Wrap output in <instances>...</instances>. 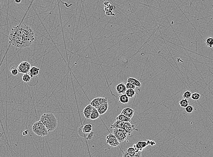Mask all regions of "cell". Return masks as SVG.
Listing matches in <instances>:
<instances>
[{
	"label": "cell",
	"mask_w": 213,
	"mask_h": 157,
	"mask_svg": "<svg viewBox=\"0 0 213 157\" xmlns=\"http://www.w3.org/2000/svg\"><path fill=\"white\" fill-rule=\"evenodd\" d=\"M9 38L11 45L20 49L29 47L35 40V32L32 28L21 24L12 28Z\"/></svg>",
	"instance_id": "1"
},
{
	"label": "cell",
	"mask_w": 213,
	"mask_h": 157,
	"mask_svg": "<svg viewBox=\"0 0 213 157\" xmlns=\"http://www.w3.org/2000/svg\"><path fill=\"white\" fill-rule=\"evenodd\" d=\"M45 125L48 132L53 131L58 127V120L53 114L46 113L42 115L39 120Z\"/></svg>",
	"instance_id": "2"
},
{
	"label": "cell",
	"mask_w": 213,
	"mask_h": 157,
	"mask_svg": "<svg viewBox=\"0 0 213 157\" xmlns=\"http://www.w3.org/2000/svg\"><path fill=\"white\" fill-rule=\"evenodd\" d=\"M32 131L35 135L41 137H44L48 135V130L40 120L34 123L32 127Z\"/></svg>",
	"instance_id": "3"
},
{
	"label": "cell",
	"mask_w": 213,
	"mask_h": 157,
	"mask_svg": "<svg viewBox=\"0 0 213 157\" xmlns=\"http://www.w3.org/2000/svg\"><path fill=\"white\" fill-rule=\"evenodd\" d=\"M112 134H114L120 143L123 142L126 140L128 136V134L123 129H114L113 130Z\"/></svg>",
	"instance_id": "4"
},
{
	"label": "cell",
	"mask_w": 213,
	"mask_h": 157,
	"mask_svg": "<svg viewBox=\"0 0 213 157\" xmlns=\"http://www.w3.org/2000/svg\"><path fill=\"white\" fill-rule=\"evenodd\" d=\"M31 68V64L28 61L22 62L17 67L19 72L24 74H28Z\"/></svg>",
	"instance_id": "5"
},
{
	"label": "cell",
	"mask_w": 213,
	"mask_h": 157,
	"mask_svg": "<svg viewBox=\"0 0 213 157\" xmlns=\"http://www.w3.org/2000/svg\"><path fill=\"white\" fill-rule=\"evenodd\" d=\"M106 143L112 147L118 146L120 143L113 134H109L108 135L106 136Z\"/></svg>",
	"instance_id": "6"
},
{
	"label": "cell",
	"mask_w": 213,
	"mask_h": 157,
	"mask_svg": "<svg viewBox=\"0 0 213 157\" xmlns=\"http://www.w3.org/2000/svg\"><path fill=\"white\" fill-rule=\"evenodd\" d=\"M107 102H108L107 98L99 97L92 100L90 104L93 107H95L96 108L102 104H104Z\"/></svg>",
	"instance_id": "7"
},
{
	"label": "cell",
	"mask_w": 213,
	"mask_h": 157,
	"mask_svg": "<svg viewBox=\"0 0 213 157\" xmlns=\"http://www.w3.org/2000/svg\"><path fill=\"white\" fill-rule=\"evenodd\" d=\"M148 145L146 141L144 140H139L137 143H135L133 145V147L136 150L137 152L141 151L142 152L144 149Z\"/></svg>",
	"instance_id": "8"
},
{
	"label": "cell",
	"mask_w": 213,
	"mask_h": 157,
	"mask_svg": "<svg viewBox=\"0 0 213 157\" xmlns=\"http://www.w3.org/2000/svg\"><path fill=\"white\" fill-rule=\"evenodd\" d=\"M122 129L126 132L128 134V136L131 135L134 131H138L137 129L136 128L134 125L131 124L130 122H125Z\"/></svg>",
	"instance_id": "9"
},
{
	"label": "cell",
	"mask_w": 213,
	"mask_h": 157,
	"mask_svg": "<svg viewBox=\"0 0 213 157\" xmlns=\"http://www.w3.org/2000/svg\"><path fill=\"white\" fill-rule=\"evenodd\" d=\"M134 112V110L133 109L129 108V107H127L122 110L121 113L131 119L133 116Z\"/></svg>",
	"instance_id": "10"
},
{
	"label": "cell",
	"mask_w": 213,
	"mask_h": 157,
	"mask_svg": "<svg viewBox=\"0 0 213 157\" xmlns=\"http://www.w3.org/2000/svg\"><path fill=\"white\" fill-rule=\"evenodd\" d=\"M116 90L118 93L120 94H124L126 92L127 89L126 87V85H125L124 83H121L116 86Z\"/></svg>",
	"instance_id": "11"
},
{
	"label": "cell",
	"mask_w": 213,
	"mask_h": 157,
	"mask_svg": "<svg viewBox=\"0 0 213 157\" xmlns=\"http://www.w3.org/2000/svg\"><path fill=\"white\" fill-rule=\"evenodd\" d=\"M108 108V103H104L96 108L100 115H103L107 112Z\"/></svg>",
	"instance_id": "12"
},
{
	"label": "cell",
	"mask_w": 213,
	"mask_h": 157,
	"mask_svg": "<svg viewBox=\"0 0 213 157\" xmlns=\"http://www.w3.org/2000/svg\"><path fill=\"white\" fill-rule=\"evenodd\" d=\"M93 108V107L90 104L87 105L84 108V111H83V114L86 119H90V116H91Z\"/></svg>",
	"instance_id": "13"
},
{
	"label": "cell",
	"mask_w": 213,
	"mask_h": 157,
	"mask_svg": "<svg viewBox=\"0 0 213 157\" xmlns=\"http://www.w3.org/2000/svg\"><path fill=\"white\" fill-rule=\"evenodd\" d=\"M124 123L125 122H122V121L118 120H116V121L114 122L113 124L111 125V129H122L123 126H124Z\"/></svg>",
	"instance_id": "14"
},
{
	"label": "cell",
	"mask_w": 213,
	"mask_h": 157,
	"mask_svg": "<svg viewBox=\"0 0 213 157\" xmlns=\"http://www.w3.org/2000/svg\"><path fill=\"white\" fill-rule=\"evenodd\" d=\"M127 83H130L135 86H136V87H140L142 86L141 82L138 80L133 78L129 77L127 78Z\"/></svg>",
	"instance_id": "15"
},
{
	"label": "cell",
	"mask_w": 213,
	"mask_h": 157,
	"mask_svg": "<svg viewBox=\"0 0 213 157\" xmlns=\"http://www.w3.org/2000/svg\"><path fill=\"white\" fill-rule=\"evenodd\" d=\"M104 5H106V7L104 8V10H105L106 15H108V16H115V14L112 12L113 9H114V7L112 5V7H111L112 5H110L109 2L108 4H104Z\"/></svg>",
	"instance_id": "16"
},
{
	"label": "cell",
	"mask_w": 213,
	"mask_h": 157,
	"mask_svg": "<svg viewBox=\"0 0 213 157\" xmlns=\"http://www.w3.org/2000/svg\"><path fill=\"white\" fill-rule=\"evenodd\" d=\"M40 71V69L35 66H32L31 67L29 71V75L31 76V78H33L34 76H36L39 73Z\"/></svg>",
	"instance_id": "17"
},
{
	"label": "cell",
	"mask_w": 213,
	"mask_h": 157,
	"mask_svg": "<svg viewBox=\"0 0 213 157\" xmlns=\"http://www.w3.org/2000/svg\"><path fill=\"white\" fill-rule=\"evenodd\" d=\"M118 97L119 102L122 104H127L129 101V98L125 94L120 95Z\"/></svg>",
	"instance_id": "18"
},
{
	"label": "cell",
	"mask_w": 213,
	"mask_h": 157,
	"mask_svg": "<svg viewBox=\"0 0 213 157\" xmlns=\"http://www.w3.org/2000/svg\"><path fill=\"white\" fill-rule=\"evenodd\" d=\"M116 120H118L120 121H122L123 122H130L131 121V119L130 118H128L125 115L120 114L118 116L116 117Z\"/></svg>",
	"instance_id": "19"
},
{
	"label": "cell",
	"mask_w": 213,
	"mask_h": 157,
	"mask_svg": "<svg viewBox=\"0 0 213 157\" xmlns=\"http://www.w3.org/2000/svg\"><path fill=\"white\" fill-rule=\"evenodd\" d=\"M100 115L98 112V110L95 108L93 107V109L92 112L90 116V120H95L98 119Z\"/></svg>",
	"instance_id": "20"
},
{
	"label": "cell",
	"mask_w": 213,
	"mask_h": 157,
	"mask_svg": "<svg viewBox=\"0 0 213 157\" xmlns=\"http://www.w3.org/2000/svg\"><path fill=\"white\" fill-rule=\"evenodd\" d=\"M92 125L90 124H86L83 127V131L84 133L86 134H88L92 131Z\"/></svg>",
	"instance_id": "21"
},
{
	"label": "cell",
	"mask_w": 213,
	"mask_h": 157,
	"mask_svg": "<svg viewBox=\"0 0 213 157\" xmlns=\"http://www.w3.org/2000/svg\"><path fill=\"white\" fill-rule=\"evenodd\" d=\"M136 91L133 89H127L125 94L129 98H133L136 95Z\"/></svg>",
	"instance_id": "22"
},
{
	"label": "cell",
	"mask_w": 213,
	"mask_h": 157,
	"mask_svg": "<svg viewBox=\"0 0 213 157\" xmlns=\"http://www.w3.org/2000/svg\"><path fill=\"white\" fill-rule=\"evenodd\" d=\"M179 105L181 107L186 108L189 105V101L186 99H182L179 101Z\"/></svg>",
	"instance_id": "23"
},
{
	"label": "cell",
	"mask_w": 213,
	"mask_h": 157,
	"mask_svg": "<svg viewBox=\"0 0 213 157\" xmlns=\"http://www.w3.org/2000/svg\"><path fill=\"white\" fill-rule=\"evenodd\" d=\"M206 44L210 48L213 47V37H209L206 40Z\"/></svg>",
	"instance_id": "24"
},
{
	"label": "cell",
	"mask_w": 213,
	"mask_h": 157,
	"mask_svg": "<svg viewBox=\"0 0 213 157\" xmlns=\"http://www.w3.org/2000/svg\"><path fill=\"white\" fill-rule=\"evenodd\" d=\"M127 152L133 156H134L135 154L136 153V150L133 147L128 148V149H127Z\"/></svg>",
	"instance_id": "25"
},
{
	"label": "cell",
	"mask_w": 213,
	"mask_h": 157,
	"mask_svg": "<svg viewBox=\"0 0 213 157\" xmlns=\"http://www.w3.org/2000/svg\"><path fill=\"white\" fill-rule=\"evenodd\" d=\"M83 127V126H81V127H80V128L78 130V133H79V135H80V136H81V137L87 138L88 134H86L84 133L83 131V129H82Z\"/></svg>",
	"instance_id": "26"
},
{
	"label": "cell",
	"mask_w": 213,
	"mask_h": 157,
	"mask_svg": "<svg viewBox=\"0 0 213 157\" xmlns=\"http://www.w3.org/2000/svg\"><path fill=\"white\" fill-rule=\"evenodd\" d=\"M200 94L197 93V92H194L193 93H192L191 96V99L194 100H195V101L198 100L200 98Z\"/></svg>",
	"instance_id": "27"
},
{
	"label": "cell",
	"mask_w": 213,
	"mask_h": 157,
	"mask_svg": "<svg viewBox=\"0 0 213 157\" xmlns=\"http://www.w3.org/2000/svg\"><path fill=\"white\" fill-rule=\"evenodd\" d=\"M31 76L28 74H24L22 76L23 81L25 83H28L31 81Z\"/></svg>",
	"instance_id": "28"
},
{
	"label": "cell",
	"mask_w": 213,
	"mask_h": 157,
	"mask_svg": "<svg viewBox=\"0 0 213 157\" xmlns=\"http://www.w3.org/2000/svg\"><path fill=\"white\" fill-rule=\"evenodd\" d=\"M192 95V93L190 91H185L183 95V97L184 99H188L189 98L191 97Z\"/></svg>",
	"instance_id": "29"
},
{
	"label": "cell",
	"mask_w": 213,
	"mask_h": 157,
	"mask_svg": "<svg viewBox=\"0 0 213 157\" xmlns=\"http://www.w3.org/2000/svg\"><path fill=\"white\" fill-rule=\"evenodd\" d=\"M10 71L12 74L14 76H16L18 74V70L16 67H11L10 68Z\"/></svg>",
	"instance_id": "30"
},
{
	"label": "cell",
	"mask_w": 213,
	"mask_h": 157,
	"mask_svg": "<svg viewBox=\"0 0 213 157\" xmlns=\"http://www.w3.org/2000/svg\"><path fill=\"white\" fill-rule=\"evenodd\" d=\"M126 87L127 89H133V90H135L136 88V86H135L134 85L129 83H127V84H126Z\"/></svg>",
	"instance_id": "31"
},
{
	"label": "cell",
	"mask_w": 213,
	"mask_h": 157,
	"mask_svg": "<svg viewBox=\"0 0 213 157\" xmlns=\"http://www.w3.org/2000/svg\"><path fill=\"white\" fill-rule=\"evenodd\" d=\"M194 107H193L192 106L189 105L188 106H187V107H186L185 110H186V112L187 113H192V112H193V110H194Z\"/></svg>",
	"instance_id": "32"
},
{
	"label": "cell",
	"mask_w": 213,
	"mask_h": 157,
	"mask_svg": "<svg viewBox=\"0 0 213 157\" xmlns=\"http://www.w3.org/2000/svg\"><path fill=\"white\" fill-rule=\"evenodd\" d=\"M146 142L148 143V145H151L152 146H153L156 144V142L154 140H147Z\"/></svg>",
	"instance_id": "33"
},
{
	"label": "cell",
	"mask_w": 213,
	"mask_h": 157,
	"mask_svg": "<svg viewBox=\"0 0 213 157\" xmlns=\"http://www.w3.org/2000/svg\"><path fill=\"white\" fill-rule=\"evenodd\" d=\"M94 134H95V133L93 131L90 132L89 134H88V135L87 136V139H89V140L92 139V138H93V136H94Z\"/></svg>",
	"instance_id": "34"
},
{
	"label": "cell",
	"mask_w": 213,
	"mask_h": 157,
	"mask_svg": "<svg viewBox=\"0 0 213 157\" xmlns=\"http://www.w3.org/2000/svg\"><path fill=\"white\" fill-rule=\"evenodd\" d=\"M133 157H142V152L139 151V152H137L134 156H133Z\"/></svg>",
	"instance_id": "35"
},
{
	"label": "cell",
	"mask_w": 213,
	"mask_h": 157,
	"mask_svg": "<svg viewBox=\"0 0 213 157\" xmlns=\"http://www.w3.org/2000/svg\"><path fill=\"white\" fill-rule=\"evenodd\" d=\"M122 157H133V156H131L127 152V153H123Z\"/></svg>",
	"instance_id": "36"
},
{
	"label": "cell",
	"mask_w": 213,
	"mask_h": 157,
	"mask_svg": "<svg viewBox=\"0 0 213 157\" xmlns=\"http://www.w3.org/2000/svg\"><path fill=\"white\" fill-rule=\"evenodd\" d=\"M15 2L17 4L20 3V2H21V0H15Z\"/></svg>",
	"instance_id": "37"
}]
</instances>
